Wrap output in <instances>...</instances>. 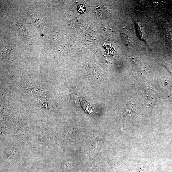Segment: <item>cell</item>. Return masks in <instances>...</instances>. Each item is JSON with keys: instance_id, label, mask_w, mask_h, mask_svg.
<instances>
[{"instance_id": "2", "label": "cell", "mask_w": 172, "mask_h": 172, "mask_svg": "<svg viewBox=\"0 0 172 172\" xmlns=\"http://www.w3.org/2000/svg\"><path fill=\"white\" fill-rule=\"evenodd\" d=\"M86 7L83 5H80L77 7V10L80 13H83L85 11Z\"/></svg>"}, {"instance_id": "1", "label": "cell", "mask_w": 172, "mask_h": 172, "mask_svg": "<svg viewBox=\"0 0 172 172\" xmlns=\"http://www.w3.org/2000/svg\"><path fill=\"white\" fill-rule=\"evenodd\" d=\"M122 37L124 40V41L127 43H130L132 37L130 35V33L128 32L127 31H124L122 33Z\"/></svg>"}]
</instances>
